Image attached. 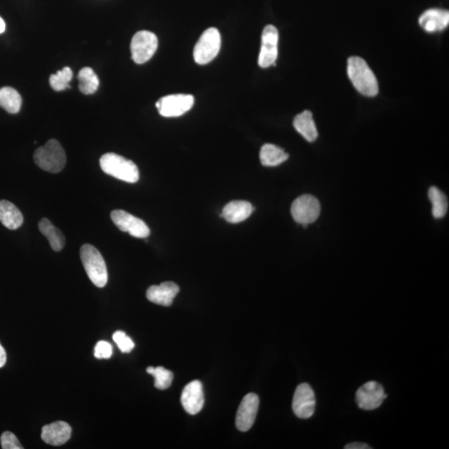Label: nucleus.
<instances>
[{
    "mask_svg": "<svg viewBox=\"0 0 449 449\" xmlns=\"http://www.w3.org/2000/svg\"><path fill=\"white\" fill-rule=\"evenodd\" d=\"M348 75L354 88L367 97H375L379 93V85L375 74L359 57H351L348 60Z\"/></svg>",
    "mask_w": 449,
    "mask_h": 449,
    "instance_id": "nucleus-1",
    "label": "nucleus"
},
{
    "mask_svg": "<svg viewBox=\"0 0 449 449\" xmlns=\"http://www.w3.org/2000/svg\"><path fill=\"white\" fill-rule=\"evenodd\" d=\"M100 167L110 176L129 183H136L139 180V171L132 161L116 153H106L100 158Z\"/></svg>",
    "mask_w": 449,
    "mask_h": 449,
    "instance_id": "nucleus-2",
    "label": "nucleus"
},
{
    "mask_svg": "<svg viewBox=\"0 0 449 449\" xmlns=\"http://www.w3.org/2000/svg\"><path fill=\"white\" fill-rule=\"evenodd\" d=\"M80 257L93 285L99 288L105 286L108 279L107 269L101 253L93 245L85 244L80 250Z\"/></svg>",
    "mask_w": 449,
    "mask_h": 449,
    "instance_id": "nucleus-3",
    "label": "nucleus"
},
{
    "mask_svg": "<svg viewBox=\"0 0 449 449\" xmlns=\"http://www.w3.org/2000/svg\"><path fill=\"white\" fill-rule=\"evenodd\" d=\"M34 160L37 166L45 171L59 173L65 167L66 154L58 141L50 139L35 151Z\"/></svg>",
    "mask_w": 449,
    "mask_h": 449,
    "instance_id": "nucleus-4",
    "label": "nucleus"
},
{
    "mask_svg": "<svg viewBox=\"0 0 449 449\" xmlns=\"http://www.w3.org/2000/svg\"><path fill=\"white\" fill-rule=\"evenodd\" d=\"M221 45V35L216 28H208L203 33L194 48V60L198 64H209L219 54Z\"/></svg>",
    "mask_w": 449,
    "mask_h": 449,
    "instance_id": "nucleus-5",
    "label": "nucleus"
},
{
    "mask_svg": "<svg viewBox=\"0 0 449 449\" xmlns=\"http://www.w3.org/2000/svg\"><path fill=\"white\" fill-rule=\"evenodd\" d=\"M158 46V37L153 33L146 30L136 33L131 42L132 60L138 64L148 62L153 58Z\"/></svg>",
    "mask_w": 449,
    "mask_h": 449,
    "instance_id": "nucleus-6",
    "label": "nucleus"
},
{
    "mask_svg": "<svg viewBox=\"0 0 449 449\" xmlns=\"http://www.w3.org/2000/svg\"><path fill=\"white\" fill-rule=\"evenodd\" d=\"M291 215L297 223L306 228L313 223L320 214V204L317 198L311 195L301 196L292 203Z\"/></svg>",
    "mask_w": 449,
    "mask_h": 449,
    "instance_id": "nucleus-7",
    "label": "nucleus"
},
{
    "mask_svg": "<svg viewBox=\"0 0 449 449\" xmlns=\"http://www.w3.org/2000/svg\"><path fill=\"white\" fill-rule=\"evenodd\" d=\"M194 97L190 94H172L160 98L156 103L161 115L176 117L185 115L194 105Z\"/></svg>",
    "mask_w": 449,
    "mask_h": 449,
    "instance_id": "nucleus-8",
    "label": "nucleus"
},
{
    "mask_svg": "<svg viewBox=\"0 0 449 449\" xmlns=\"http://www.w3.org/2000/svg\"><path fill=\"white\" fill-rule=\"evenodd\" d=\"M111 219L124 233H129L136 238H146L150 235V229L143 220L131 215L122 210H115L111 212Z\"/></svg>",
    "mask_w": 449,
    "mask_h": 449,
    "instance_id": "nucleus-9",
    "label": "nucleus"
},
{
    "mask_svg": "<svg viewBox=\"0 0 449 449\" xmlns=\"http://www.w3.org/2000/svg\"><path fill=\"white\" fill-rule=\"evenodd\" d=\"M279 34L277 28L273 25H267L264 28L262 37L261 52H260L258 64L260 67L267 69L276 65L278 56Z\"/></svg>",
    "mask_w": 449,
    "mask_h": 449,
    "instance_id": "nucleus-10",
    "label": "nucleus"
},
{
    "mask_svg": "<svg viewBox=\"0 0 449 449\" xmlns=\"http://www.w3.org/2000/svg\"><path fill=\"white\" fill-rule=\"evenodd\" d=\"M386 398L384 387L375 381L367 382L359 387L356 393V403L363 410L379 408Z\"/></svg>",
    "mask_w": 449,
    "mask_h": 449,
    "instance_id": "nucleus-11",
    "label": "nucleus"
},
{
    "mask_svg": "<svg viewBox=\"0 0 449 449\" xmlns=\"http://www.w3.org/2000/svg\"><path fill=\"white\" fill-rule=\"evenodd\" d=\"M315 403L314 390L308 384H301L296 387L293 397L292 409L298 418L307 419L312 417L315 413Z\"/></svg>",
    "mask_w": 449,
    "mask_h": 449,
    "instance_id": "nucleus-12",
    "label": "nucleus"
},
{
    "mask_svg": "<svg viewBox=\"0 0 449 449\" xmlns=\"http://www.w3.org/2000/svg\"><path fill=\"white\" fill-rule=\"evenodd\" d=\"M260 400L253 393L245 395L236 414L235 425L240 431L247 432L253 426L256 420Z\"/></svg>",
    "mask_w": 449,
    "mask_h": 449,
    "instance_id": "nucleus-13",
    "label": "nucleus"
},
{
    "mask_svg": "<svg viewBox=\"0 0 449 449\" xmlns=\"http://www.w3.org/2000/svg\"><path fill=\"white\" fill-rule=\"evenodd\" d=\"M181 402L183 409L189 414L195 415L200 412L204 405L205 400L202 384L199 380L189 383L184 387Z\"/></svg>",
    "mask_w": 449,
    "mask_h": 449,
    "instance_id": "nucleus-14",
    "label": "nucleus"
},
{
    "mask_svg": "<svg viewBox=\"0 0 449 449\" xmlns=\"http://www.w3.org/2000/svg\"><path fill=\"white\" fill-rule=\"evenodd\" d=\"M179 286L171 281L163 282L159 286H150L146 291V298L154 304L170 306L179 293Z\"/></svg>",
    "mask_w": 449,
    "mask_h": 449,
    "instance_id": "nucleus-15",
    "label": "nucleus"
},
{
    "mask_svg": "<svg viewBox=\"0 0 449 449\" xmlns=\"http://www.w3.org/2000/svg\"><path fill=\"white\" fill-rule=\"evenodd\" d=\"M71 433L72 428L69 424L58 421L42 427L41 438L50 445L60 446L69 441Z\"/></svg>",
    "mask_w": 449,
    "mask_h": 449,
    "instance_id": "nucleus-16",
    "label": "nucleus"
},
{
    "mask_svg": "<svg viewBox=\"0 0 449 449\" xmlns=\"http://www.w3.org/2000/svg\"><path fill=\"white\" fill-rule=\"evenodd\" d=\"M419 23L426 32L442 31L448 26L449 12L439 8L428 9L420 16Z\"/></svg>",
    "mask_w": 449,
    "mask_h": 449,
    "instance_id": "nucleus-17",
    "label": "nucleus"
},
{
    "mask_svg": "<svg viewBox=\"0 0 449 449\" xmlns=\"http://www.w3.org/2000/svg\"><path fill=\"white\" fill-rule=\"evenodd\" d=\"M254 207L245 201H233L226 205L220 215L229 223L236 224L244 221L252 214Z\"/></svg>",
    "mask_w": 449,
    "mask_h": 449,
    "instance_id": "nucleus-18",
    "label": "nucleus"
},
{
    "mask_svg": "<svg viewBox=\"0 0 449 449\" xmlns=\"http://www.w3.org/2000/svg\"><path fill=\"white\" fill-rule=\"evenodd\" d=\"M0 221L9 230L20 228L23 216L18 208L11 202L0 201Z\"/></svg>",
    "mask_w": 449,
    "mask_h": 449,
    "instance_id": "nucleus-19",
    "label": "nucleus"
},
{
    "mask_svg": "<svg viewBox=\"0 0 449 449\" xmlns=\"http://www.w3.org/2000/svg\"><path fill=\"white\" fill-rule=\"evenodd\" d=\"M293 125L296 130L310 143L318 138L317 129H316L313 115L310 111L306 110L297 115L293 122Z\"/></svg>",
    "mask_w": 449,
    "mask_h": 449,
    "instance_id": "nucleus-20",
    "label": "nucleus"
},
{
    "mask_svg": "<svg viewBox=\"0 0 449 449\" xmlns=\"http://www.w3.org/2000/svg\"><path fill=\"white\" fill-rule=\"evenodd\" d=\"M289 158L285 151L274 144H264L260 153V159L264 167H276Z\"/></svg>",
    "mask_w": 449,
    "mask_h": 449,
    "instance_id": "nucleus-21",
    "label": "nucleus"
},
{
    "mask_svg": "<svg viewBox=\"0 0 449 449\" xmlns=\"http://www.w3.org/2000/svg\"><path fill=\"white\" fill-rule=\"evenodd\" d=\"M39 229L40 233L48 239L54 252H60L64 247L65 238L62 231L55 228L49 220L42 218L40 221Z\"/></svg>",
    "mask_w": 449,
    "mask_h": 449,
    "instance_id": "nucleus-22",
    "label": "nucleus"
},
{
    "mask_svg": "<svg viewBox=\"0 0 449 449\" xmlns=\"http://www.w3.org/2000/svg\"><path fill=\"white\" fill-rule=\"evenodd\" d=\"M22 98L17 90L11 87L0 88V107L4 110L16 115L21 111Z\"/></svg>",
    "mask_w": 449,
    "mask_h": 449,
    "instance_id": "nucleus-23",
    "label": "nucleus"
},
{
    "mask_svg": "<svg viewBox=\"0 0 449 449\" xmlns=\"http://www.w3.org/2000/svg\"><path fill=\"white\" fill-rule=\"evenodd\" d=\"M428 197L432 202V214L434 218L439 219L445 216L448 208V202L445 194L436 187H430Z\"/></svg>",
    "mask_w": 449,
    "mask_h": 449,
    "instance_id": "nucleus-24",
    "label": "nucleus"
},
{
    "mask_svg": "<svg viewBox=\"0 0 449 449\" xmlns=\"http://www.w3.org/2000/svg\"><path fill=\"white\" fill-rule=\"evenodd\" d=\"M80 92L86 95L95 93L99 87V79L94 71L90 68H83L78 75Z\"/></svg>",
    "mask_w": 449,
    "mask_h": 449,
    "instance_id": "nucleus-25",
    "label": "nucleus"
},
{
    "mask_svg": "<svg viewBox=\"0 0 449 449\" xmlns=\"http://www.w3.org/2000/svg\"><path fill=\"white\" fill-rule=\"evenodd\" d=\"M146 373L155 378V387L161 390L168 389L171 386L173 380V373L166 368L158 366L154 368L150 366L146 368Z\"/></svg>",
    "mask_w": 449,
    "mask_h": 449,
    "instance_id": "nucleus-26",
    "label": "nucleus"
},
{
    "mask_svg": "<svg viewBox=\"0 0 449 449\" xmlns=\"http://www.w3.org/2000/svg\"><path fill=\"white\" fill-rule=\"evenodd\" d=\"M74 74L72 69L65 67L59 70L55 74H52L49 78V83L54 91L60 92L69 88V83L73 79Z\"/></svg>",
    "mask_w": 449,
    "mask_h": 449,
    "instance_id": "nucleus-27",
    "label": "nucleus"
},
{
    "mask_svg": "<svg viewBox=\"0 0 449 449\" xmlns=\"http://www.w3.org/2000/svg\"><path fill=\"white\" fill-rule=\"evenodd\" d=\"M112 339L117 344L120 351L124 353H130L134 349L135 344L132 339L124 332H117L112 335Z\"/></svg>",
    "mask_w": 449,
    "mask_h": 449,
    "instance_id": "nucleus-28",
    "label": "nucleus"
},
{
    "mask_svg": "<svg viewBox=\"0 0 449 449\" xmlns=\"http://www.w3.org/2000/svg\"><path fill=\"white\" fill-rule=\"evenodd\" d=\"M0 441H1V446L4 449L23 448L21 443L18 442L17 437L11 432H4L1 436V438H0Z\"/></svg>",
    "mask_w": 449,
    "mask_h": 449,
    "instance_id": "nucleus-29",
    "label": "nucleus"
},
{
    "mask_svg": "<svg viewBox=\"0 0 449 449\" xmlns=\"http://www.w3.org/2000/svg\"><path fill=\"white\" fill-rule=\"evenodd\" d=\"M112 354V348L107 342H99L95 346L94 356L97 358H110Z\"/></svg>",
    "mask_w": 449,
    "mask_h": 449,
    "instance_id": "nucleus-30",
    "label": "nucleus"
},
{
    "mask_svg": "<svg viewBox=\"0 0 449 449\" xmlns=\"http://www.w3.org/2000/svg\"><path fill=\"white\" fill-rule=\"evenodd\" d=\"M344 448L346 449H368L371 448L368 447L367 444L366 443H352L347 444V445L344 447Z\"/></svg>",
    "mask_w": 449,
    "mask_h": 449,
    "instance_id": "nucleus-31",
    "label": "nucleus"
},
{
    "mask_svg": "<svg viewBox=\"0 0 449 449\" xmlns=\"http://www.w3.org/2000/svg\"><path fill=\"white\" fill-rule=\"evenodd\" d=\"M6 361L7 356L6 349H4L1 346V344H0V368H2L4 365H6Z\"/></svg>",
    "mask_w": 449,
    "mask_h": 449,
    "instance_id": "nucleus-32",
    "label": "nucleus"
},
{
    "mask_svg": "<svg viewBox=\"0 0 449 449\" xmlns=\"http://www.w3.org/2000/svg\"><path fill=\"white\" fill-rule=\"evenodd\" d=\"M6 31V23H4L3 18L0 17V34Z\"/></svg>",
    "mask_w": 449,
    "mask_h": 449,
    "instance_id": "nucleus-33",
    "label": "nucleus"
}]
</instances>
